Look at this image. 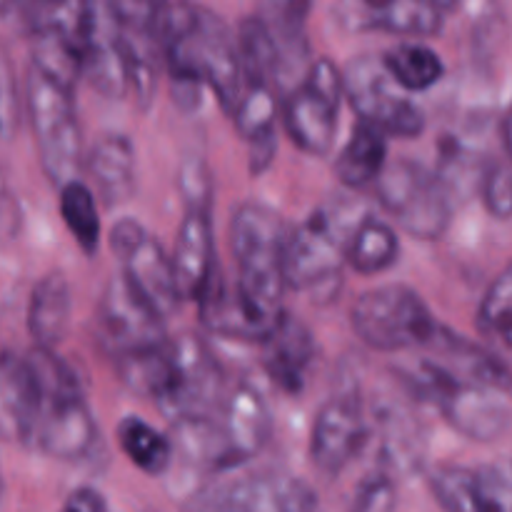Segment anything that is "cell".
I'll return each mask as SVG.
<instances>
[{
    "mask_svg": "<svg viewBox=\"0 0 512 512\" xmlns=\"http://www.w3.org/2000/svg\"><path fill=\"white\" fill-rule=\"evenodd\" d=\"M400 255V240L385 220L365 215L345 243V263L363 275H378L393 268Z\"/></svg>",
    "mask_w": 512,
    "mask_h": 512,
    "instance_id": "obj_28",
    "label": "cell"
},
{
    "mask_svg": "<svg viewBox=\"0 0 512 512\" xmlns=\"http://www.w3.org/2000/svg\"><path fill=\"white\" fill-rule=\"evenodd\" d=\"M478 328L490 343L512 353V263L485 290L478 308Z\"/></svg>",
    "mask_w": 512,
    "mask_h": 512,
    "instance_id": "obj_34",
    "label": "cell"
},
{
    "mask_svg": "<svg viewBox=\"0 0 512 512\" xmlns=\"http://www.w3.org/2000/svg\"><path fill=\"white\" fill-rule=\"evenodd\" d=\"M98 443V425L85 403L83 390L40 395V413L35 420L30 445L63 463L88 458Z\"/></svg>",
    "mask_w": 512,
    "mask_h": 512,
    "instance_id": "obj_11",
    "label": "cell"
},
{
    "mask_svg": "<svg viewBox=\"0 0 512 512\" xmlns=\"http://www.w3.org/2000/svg\"><path fill=\"white\" fill-rule=\"evenodd\" d=\"M3 493H5V483H3V475H0V500H3Z\"/></svg>",
    "mask_w": 512,
    "mask_h": 512,
    "instance_id": "obj_45",
    "label": "cell"
},
{
    "mask_svg": "<svg viewBox=\"0 0 512 512\" xmlns=\"http://www.w3.org/2000/svg\"><path fill=\"white\" fill-rule=\"evenodd\" d=\"M398 508V480L375 468L355 490L348 512H395Z\"/></svg>",
    "mask_w": 512,
    "mask_h": 512,
    "instance_id": "obj_36",
    "label": "cell"
},
{
    "mask_svg": "<svg viewBox=\"0 0 512 512\" xmlns=\"http://www.w3.org/2000/svg\"><path fill=\"white\" fill-rule=\"evenodd\" d=\"M345 23L355 30H383L403 38H433L443 30L445 15L453 10L450 3L430 0H390V3H355Z\"/></svg>",
    "mask_w": 512,
    "mask_h": 512,
    "instance_id": "obj_18",
    "label": "cell"
},
{
    "mask_svg": "<svg viewBox=\"0 0 512 512\" xmlns=\"http://www.w3.org/2000/svg\"><path fill=\"white\" fill-rule=\"evenodd\" d=\"M480 195H483L485 210L495 220L512 218V160L485 168L483 180H480Z\"/></svg>",
    "mask_w": 512,
    "mask_h": 512,
    "instance_id": "obj_37",
    "label": "cell"
},
{
    "mask_svg": "<svg viewBox=\"0 0 512 512\" xmlns=\"http://www.w3.org/2000/svg\"><path fill=\"white\" fill-rule=\"evenodd\" d=\"M115 435H118L120 448L128 455L130 463L138 470H143V473L163 475L165 470L173 465V440H170L168 435L158 433V430L150 423H145L143 418L128 415L125 420H120Z\"/></svg>",
    "mask_w": 512,
    "mask_h": 512,
    "instance_id": "obj_32",
    "label": "cell"
},
{
    "mask_svg": "<svg viewBox=\"0 0 512 512\" xmlns=\"http://www.w3.org/2000/svg\"><path fill=\"white\" fill-rule=\"evenodd\" d=\"M315 355H318V345H315L313 333L303 320L290 313L280 315L268 338L260 343L265 375L288 395L305 388Z\"/></svg>",
    "mask_w": 512,
    "mask_h": 512,
    "instance_id": "obj_15",
    "label": "cell"
},
{
    "mask_svg": "<svg viewBox=\"0 0 512 512\" xmlns=\"http://www.w3.org/2000/svg\"><path fill=\"white\" fill-rule=\"evenodd\" d=\"M60 215L80 250L85 255H95L100 245L98 205H95L93 190L83 180H73L60 188Z\"/></svg>",
    "mask_w": 512,
    "mask_h": 512,
    "instance_id": "obj_33",
    "label": "cell"
},
{
    "mask_svg": "<svg viewBox=\"0 0 512 512\" xmlns=\"http://www.w3.org/2000/svg\"><path fill=\"white\" fill-rule=\"evenodd\" d=\"M388 168V135L375 125L358 120L350 138L340 148L335 160V175L345 188H368L378 183Z\"/></svg>",
    "mask_w": 512,
    "mask_h": 512,
    "instance_id": "obj_25",
    "label": "cell"
},
{
    "mask_svg": "<svg viewBox=\"0 0 512 512\" xmlns=\"http://www.w3.org/2000/svg\"><path fill=\"white\" fill-rule=\"evenodd\" d=\"M218 425L228 443L233 463H248L265 450L273 435V415L263 395L250 385H238L223 400L218 413Z\"/></svg>",
    "mask_w": 512,
    "mask_h": 512,
    "instance_id": "obj_17",
    "label": "cell"
},
{
    "mask_svg": "<svg viewBox=\"0 0 512 512\" xmlns=\"http://www.w3.org/2000/svg\"><path fill=\"white\" fill-rule=\"evenodd\" d=\"M60 512H108L103 495L93 488H78L68 495Z\"/></svg>",
    "mask_w": 512,
    "mask_h": 512,
    "instance_id": "obj_42",
    "label": "cell"
},
{
    "mask_svg": "<svg viewBox=\"0 0 512 512\" xmlns=\"http://www.w3.org/2000/svg\"><path fill=\"white\" fill-rule=\"evenodd\" d=\"M180 190L188 200V210H210V178L200 160L183 165V170H180Z\"/></svg>",
    "mask_w": 512,
    "mask_h": 512,
    "instance_id": "obj_39",
    "label": "cell"
},
{
    "mask_svg": "<svg viewBox=\"0 0 512 512\" xmlns=\"http://www.w3.org/2000/svg\"><path fill=\"white\" fill-rule=\"evenodd\" d=\"M73 313V295L63 273L43 275L35 283L28 303V333L35 348L55 350L65 340Z\"/></svg>",
    "mask_w": 512,
    "mask_h": 512,
    "instance_id": "obj_24",
    "label": "cell"
},
{
    "mask_svg": "<svg viewBox=\"0 0 512 512\" xmlns=\"http://www.w3.org/2000/svg\"><path fill=\"white\" fill-rule=\"evenodd\" d=\"M383 63L403 93H423L445 75L443 58L430 45L405 40L383 55Z\"/></svg>",
    "mask_w": 512,
    "mask_h": 512,
    "instance_id": "obj_30",
    "label": "cell"
},
{
    "mask_svg": "<svg viewBox=\"0 0 512 512\" xmlns=\"http://www.w3.org/2000/svg\"><path fill=\"white\" fill-rule=\"evenodd\" d=\"M370 425L355 390L330 395L315 413L310 430V463L328 478L343 473L368 445Z\"/></svg>",
    "mask_w": 512,
    "mask_h": 512,
    "instance_id": "obj_10",
    "label": "cell"
},
{
    "mask_svg": "<svg viewBox=\"0 0 512 512\" xmlns=\"http://www.w3.org/2000/svg\"><path fill=\"white\" fill-rule=\"evenodd\" d=\"M275 150H278V140L273 135H265V138L250 143V173H263L275 158Z\"/></svg>",
    "mask_w": 512,
    "mask_h": 512,
    "instance_id": "obj_43",
    "label": "cell"
},
{
    "mask_svg": "<svg viewBox=\"0 0 512 512\" xmlns=\"http://www.w3.org/2000/svg\"><path fill=\"white\" fill-rule=\"evenodd\" d=\"M340 103L300 85L283 100V125L295 145L308 155H325L335 143Z\"/></svg>",
    "mask_w": 512,
    "mask_h": 512,
    "instance_id": "obj_21",
    "label": "cell"
},
{
    "mask_svg": "<svg viewBox=\"0 0 512 512\" xmlns=\"http://www.w3.org/2000/svg\"><path fill=\"white\" fill-rule=\"evenodd\" d=\"M500 138H503L505 153H508V158L512 160V103L503 113V120H500Z\"/></svg>",
    "mask_w": 512,
    "mask_h": 512,
    "instance_id": "obj_44",
    "label": "cell"
},
{
    "mask_svg": "<svg viewBox=\"0 0 512 512\" xmlns=\"http://www.w3.org/2000/svg\"><path fill=\"white\" fill-rule=\"evenodd\" d=\"M278 100L280 95L273 85H245L238 110L233 113V123L235 130L248 140V145L275 133L280 108Z\"/></svg>",
    "mask_w": 512,
    "mask_h": 512,
    "instance_id": "obj_35",
    "label": "cell"
},
{
    "mask_svg": "<svg viewBox=\"0 0 512 512\" xmlns=\"http://www.w3.org/2000/svg\"><path fill=\"white\" fill-rule=\"evenodd\" d=\"M190 48H193L195 63H198L208 90H213L220 108L233 115L245 93L238 40H235V35L230 33V28L218 13L203 8V5H198V10H195Z\"/></svg>",
    "mask_w": 512,
    "mask_h": 512,
    "instance_id": "obj_12",
    "label": "cell"
},
{
    "mask_svg": "<svg viewBox=\"0 0 512 512\" xmlns=\"http://www.w3.org/2000/svg\"><path fill=\"white\" fill-rule=\"evenodd\" d=\"M90 178L98 188L100 200L108 208L123 205L133 198L138 173H135V148L125 135L110 133L95 140L85 158Z\"/></svg>",
    "mask_w": 512,
    "mask_h": 512,
    "instance_id": "obj_23",
    "label": "cell"
},
{
    "mask_svg": "<svg viewBox=\"0 0 512 512\" xmlns=\"http://www.w3.org/2000/svg\"><path fill=\"white\" fill-rule=\"evenodd\" d=\"M375 423H378L380 435V470L393 475H410L418 470L423 460V435L420 425L410 418L405 410H375Z\"/></svg>",
    "mask_w": 512,
    "mask_h": 512,
    "instance_id": "obj_26",
    "label": "cell"
},
{
    "mask_svg": "<svg viewBox=\"0 0 512 512\" xmlns=\"http://www.w3.org/2000/svg\"><path fill=\"white\" fill-rule=\"evenodd\" d=\"M120 263H123V275L133 285L135 293L160 318L165 320L178 310L183 298H180L178 283H175L173 260H170V255L165 253V248L153 235H145L125 258H120Z\"/></svg>",
    "mask_w": 512,
    "mask_h": 512,
    "instance_id": "obj_20",
    "label": "cell"
},
{
    "mask_svg": "<svg viewBox=\"0 0 512 512\" xmlns=\"http://www.w3.org/2000/svg\"><path fill=\"white\" fill-rule=\"evenodd\" d=\"M290 228L283 215L260 203H243L230 220V250H233L235 288L260 325L273 330L283 310L285 275L283 253Z\"/></svg>",
    "mask_w": 512,
    "mask_h": 512,
    "instance_id": "obj_1",
    "label": "cell"
},
{
    "mask_svg": "<svg viewBox=\"0 0 512 512\" xmlns=\"http://www.w3.org/2000/svg\"><path fill=\"white\" fill-rule=\"evenodd\" d=\"M350 325L368 348L400 353L425 348L440 323L413 288L393 283L360 295L350 310Z\"/></svg>",
    "mask_w": 512,
    "mask_h": 512,
    "instance_id": "obj_3",
    "label": "cell"
},
{
    "mask_svg": "<svg viewBox=\"0 0 512 512\" xmlns=\"http://www.w3.org/2000/svg\"><path fill=\"white\" fill-rule=\"evenodd\" d=\"M478 473L488 488L495 512H512V468L508 465H485V468H478Z\"/></svg>",
    "mask_w": 512,
    "mask_h": 512,
    "instance_id": "obj_40",
    "label": "cell"
},
{
    "mask_svg": "<svg viewBox=\"0 0 512 512\" xmlns=\"http://www.w3.org/2000/svg\"><path fill=\"white\" fill-rule=\"evenodd\" d=\"M198 313L205 328L215 335L233 340H248V343H263L270 330L260 325L245 308L235 280L225 278L220 263L215 265L203 295L198 298Z\"/></svg>",
    "mask_w": 512,
    "mask_h": 512,
    "instance_id": "obj_22",
    "label": "cell"
},
{
    "mask_svg": "<svg viewBox=\"0 0 512 512\" xmlns=\"http://www.w3.org/2000/svg\"><path fill=\"white\" fill-rule=\"evenodd\" d=\"M83 75L105 98H123L128 93L120 28L110 3H88V23L83 38Z\"/></svg>",
    "mask_w": 512,
    "mask_h": 512,
    "instance_id": "obj_14",
    "label": "cell"
},
{
    "mask_svg": "<svg viewBox=\"0 0 512 512\" xmlns=\"http://www.w3.org/2000/svg\"><path fill=\"white\" fill-rule=\"evenodd\" d=\"M173 388L160 410L173 423L180 420L218 418L223 405V368L200 335L183 333L170 340Z\"/></svg>",
    "mask_w": 512,
    "mask_h": 512,
    "instance_id": "obj_7",
    "label": "cell"
},
{
    "mask_svg": "<svg viewBox=\"0 0 512 512\" xmlns=\"http://www.w3.org/2000/svg\"><path fill=\"white\" fill-rule=\"evenodd\" d=\"M425 358L438 363L453 380L465 385H483V388L512 393L510 365L485 345L463 338L448 325L440 323L433 338L425 345Z\"/></svg>",
    "mask_w": 512,
    "mask_h": 512,
    "instance_id": "obj_13",
    "label": "cell"
},
{
    "mask_svg": "<svg viewBox=\"0 0 512 512\" xmlns=\"http://www.w3.org/2000/svg\"><path fill=\"white\" fill-rule=\"evenodd\" d=\"M378 200L413 238L438 240L453 218V195L438 173L413 160L388 165L378 180Z\"/></svg>",
    "mask_w": 512,
    "mask_h": 512,
    "instance_id": "obj_4",
    "label": "cell"
},
{
    "mask_svg": "<svg viewBox=\"0 0 512 512\" xmlns=\"http://www.w3.org/2000/svg\"><path fill=\"white\" fill-rule=\"evenodd\" d=\"M313 485L290 473L213 480L185 503V512H318Z\"/></svg>",
    "mask_w": 512,
    "mask_h": 512,
    "instance_id": "obj_6",
    "label": "cell"
},
{
    "mask_svg": "<svg viewBox=\"0 0 512 512\" xmlns=\"http://www.w3.org/2000/svg\"><path fill=\"white\" fill-rule=\"evenodd\" d=\"M343 90L358 120L375 125L385 135L418 138L425 115L393 80L383 55H355L343 68Z\"/></svg>",
    "mask_w": 512,
    "mask_h": 512,
    "instance_id": "obj_5",
    "label": "cell"
},
{
    "mask_svg": "<svg viewBox=\"0 0 512 512\" xmlns=\"http://www.w3.org/2000/svg\"><path fill=\"white\" fill-rule=\"evenodd\" d=\"M170 260H173L180 298L198 303L215 265H218L210 210H188L185 213Z\"/></svg>",
    "mask_w": 512,
    "mask_h": 512,
    "instance_id": "obj_19",
    "label": "cell"
},
{
    "mask_svg": "<svg viewBox=\"0 0 512 512\" xmlns=\"http://www.w3.org/2000/svg\"><path fill=\"white\" fill-rule=\"evenodd\" d=\"M428 485L445 512H495L478 470L463 465H440L430 473Z\"/></svg>",
    "mask_w": 512,
    "mask_h": 512,
    "instance_id": "obj_29",
    "label": "cell"
},
{
    "mask_svg": "<svg viewBox=\"0 0 512 512\" xmlns=\"http://www.w3.org/2000/svg\"><path fill=\"white\" fill-rule=\"evenodd\" d=\"M98 343L110 358L168 343L165 320L140 298L123 273L113 275L95 308Z\"/></svg>",
    "mask_w": 512,
    "mask_h": 512,
    "instance_id": "obj_9",
    "label": "cell"
},
{
    "mask_svg": "<svg viewBox=\"0 0 512 512\" xmlns=\"http://www.w3.org/2000/svg\"><path fill=\"white\" fill-rule=\"evenodd\" d=\"M238 53L245 85H273L278 78V48L268 23L258 13L248 15L238 25ZM278 90V88H275Z\"/></svg>",
    "mask_w": 512,
    "mask_h": 512,
    "instance_id": "obj_31",
    "label": "cell"
},
{
    "mask_svg": "<svg viewBox=\"0 0 512 512\" xmlns=\"http://www.w3.org/2000/svg\"><path fill=\"white\" fill-rule=\"evenodd\" d=\"M20 125V95L13 65L0 55V138L13 140Z\"/></svg>",
    "mask_w": 512,
    "mask_h": 512,
    "instance_id": "obj_38",
    "label": "cell"
},
{
    "mask_svg": "<svg viewBox=\"0 0 512 512\" xmlns=\"http://www.w3.org/2000/svg\"><path fill=\"white\" fill-rule=\"evenodd\" d=\"M343 263L345 238L328 213H315L290 233L283 253L285 285L313 293L315 300H328L340 290Z\"/></svg>",
    "mask_w": 512,
    "mask_h": 512,
    "instance_id": "obj_8",
    "label": "cell"
},
{
    "mask_svg": "<svg viewBox=\"0 0 512 512\" xmlns=\"http://www.w3.org/2000/svg\"><path fill=\"white\" fill-rule=\"evenodd\" d=\"M145 235H148V230H145L138 220L123 218L120 223L113 225V230H110V250H113L118 258H125Z\"/></svg>",
    "mask_w": 512,
    "mask_h": 512,
    "instance_id": "obj_41",
    "label": "cell"
},
{
    "mask_svg": "<svg viewBox=\"0 0 512 512\" xmlns=\"http://www.w3.org/2000/svg\"><path fill=\"white\" fill-rule=\"evenodd\" d=\"M40 390L28 355L0 353V443L30 445Z\"/></svg>",
    "mask_w": 512,
    "mask_h": 512,
    "instance_id": "obj_16",
    "label": "cell"
},
{
    "mask_svg": "<svg viewBox=\"0 0 512 512\" xmlns=\"http://www.w3.org/2000/svg\"><path fill=\"white\" fill-rule=\"evenodd\" d=\"M120 383L130 393L148 398L153 403H163L173 388V358H170V340L158 348L135 350L113 360Z\"/></svg>",
    "mask_w": 512,
    "mask_h": 512,
    "instance_id": "obj_27",
    "label": "cell"
},
{
    "mask_svg": "<svg viewBox=\"0 0 512 512\" xmlns=\"http://www.w3.org/2000/svg\"><path fill=\"white\" fill-rule=\"evenodd\" d=\"M25 108L40 165L55 188H65L78 180L83 165V135L75 115L73 93L30 65L25 78Z\"/></svg>",
    "mask_w": 512,
    "mask_h": 512,
    "instance_id": "obj_2",
    "label": "cell"
}]
</instances>
